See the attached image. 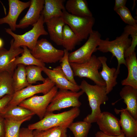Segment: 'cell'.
I'll list each match as a JSON object with an SVG mask.
<instances>
[{
	"label": "cell",
	"mask_w": 137,
	"mask_h": 137,
	"mask_svg": "<svg viewBox=\"0 0 137 137\" xmlns=\"http://www.w3.org/2000/svg\"><path fill=\"white\" fill-rule=\"evenodd\" d=\"M79 86L87 95L91 110V113L85 117L83 121L91 124L96 122L102 113L101 105L105 104L109 99L106 86L91 85L83 80Z\"/></svg>",
	"instance_id": "cell-1"
},
{
	"label": "cell",
	"mask_w": 137,
	"mask_h": 137,
	"mask_svg": "<svg viewBox=\"0 0 137 137\" xmlns=\"http://www.w3.org/2000/svg\"><path fill=\"white\" fill-rule=\"evenodd\" d=\"M129 36L124 32L120 36L113 40L109 41L108 38L105 40L101 39L97 48V50L102 53L110 52L116 58L118 62L116 68L117 75L120 73L121 65L124 64L126 66L124 54L131 43V39L129 38Z\"/></svg>",
	"instance_id": "cell-2"
},
{
	"label": "cell",
	"mask_w": 137,
	"mask_h": 137,
	"mask_svg": "<svg viewBox=\"0 0 137 137\" xmlns=\"http://www.w3.org/2000/svg\"><path fill=\"white\" fill-rule=\"evenodd\" d=\"M80 113L79 108L75 107L59 113H46L42 119L29 125L28 128L33 130H44L56 126L68 128L74 119L79 115Z\"/></svg>",
	"instance_id": "cell-3"
},
{
	"label": "cell",
	"mask_w": 137,
	"mask_h": 137,
	"mask_svg": "<svg viewBox=\"0 0 137 137\" xmlns=\"http://www.w3.org/2000/svg\"><path fill=\"white\" fill-rule=\"evenodd\" d=\"M44 23L43 16L41 14L38 21L32 26V28L23 34L15 33L10 28H5V30L7 33L13 37L12 45L13 47H18L25 46L31 50L35 48L40 36L48 34L44 28Z\"/></svg>",
	"instance_id": "cell-4"
},
{
	"label": "cell",
	"mask_w": 137,
	"mask_h": 137,
	"mask_svg": "<svg viewBox=\"0 0 137 137\" xmlns=\"http://www.w3.org/2000/svg\"><path fill=\"white\" fill-rule=\"evenodd\" d=\"M74 76L90 79L98 85L106 86L105 81L100 76L98 70L102 66L98 57L92 56L87 61L81 64L70 63Z\"/></svg>",
	"instance_id": "cell-5"
},
{
	"label": "cell",
	"mask_w": 137,
	"mask_h": 137,
	"mask_svg": "<svg viewBox=\"0 0 137 137\" xmlns=\"http://www.w3.org/2000/svg\"><path fill=\"white\" fill-rule=\"evenodd\" d=\"M62 17L65 24L68 25L80 40L86 39L93 31L95 22L93 16L82 17L74 16L63 11Z\"/></svg>",
	"instance_id": "cell-6"
},
{
	"label": "cell",
	"mask_w": 137,
	"mask_h": 137,
	"mask_svg": "<svg viewBox=\"0 0 137 137\" xmlns=\"http://www.w3.org/2000/svg\"><path fill=\"white\" fill-rule=\"evenodd\" d=\"M84 93L81 90L74 92L68 90L59 89L47 108L46 113H53L71 107H79L81 103L79 100Z\"/></svg>",
	"instance_id": "cell-7"
},
{
	"label": "cell",
	"mask_w": 137,
	"mask_h": 137,
	"mask_svg": "<svg viewBox=\"0 0 137 137\" xmlns=\"http://www.w3.org/2000/svg\"><path fill=\"white\" fill-rule=\"evenodd\" d=\"M101 37V35L98 31L93 30L89 35L87 40L83 45L70 53L69 62L81 64L89 60L93 53L97 50Z\"/></svg>",
	"instance_id": "cell-8"
},
{
	"label": "cell",
	"mask_w": 137,
	"mask_h": 137,
	"mask_svg": "<svg viewBox=\"0 0 137 137\" xmlns=\"http://www.w3.org/2000/svg\"><path fill=\"white\" fill-rule=\"evenodd\" d=\"M55 86L48 93L42 96L35 95L21 102L18 105L36 114L40 120L45 116L48 106L58 91Z\"/></svg>",
	"instance_id": "cell-9"
},
{
	"label": "cell",
	"mask_w": 137,
	"mask_h": 137,
	"mask_svg": "<svg viewBox=\"0 0 137 137\" xmlns=\"http://www.w3.org/2000/svg\"><path fill=\"white\" fill-rule=\"evenodd\" d=\"M30 51L35 58L44 63L59 61L64 53L63 50L56 48L49 41L43 38L38 40L35 48Z\"/></svg>",
	"instance_id": "cell-10"
},
{
	"label": "cell",
	"mask_w": 137,
	"mask_h": 137,
	"mask_svg": "<svg viewBox=\"0 0 137 137\" xmlns=\"http://www.w3.org/2000/svg\"><path fill=\"white\" fill-rule=\"evenodd\" d=\"M55 85L54 83L48 77L46 78L45 81L42 84L35 85L30 84L14 93L7 106L18 105L23 100L37 94H46Z\"/></svg>",
	"instance_id": "cell-11"
},
{
	"label": "cell",
	"mask_w": 137,
	"mask_h": 137,
	"mask_svg": "<svg viewBox=\"0 0 137 137\" xmlns=\"http://www.w3.org/2000/svg\"><path fill=\"white\" fill-rule=\"evenodd\" d=\"M96 122L100 131L106 134L112 136L124 135L121 128L119 119L109 112H102Z\"/></svg>",
	"instance_id": "cell-12"
},
{
	"label": "cell",
	"mask_w": 137,
	"mask_h": 137,
	"mask_svg": "<svg viewBox=\"0 0 137 137\" xmlns=\"http://www.w3.org/2000/svg\"><path fill=\"white\" fill-rule=\"evenodd\" d=\"M42 68L43 71L59 89L68 90L74 92H79L80 90L79 85L71 83L67 79L60 66H57L53 70L45 66Z\"/></svg>",
	"instance_id": "cell-13"
},
{
	"label": "cell",
	"mask_w": 137,
	"mask_h": 137,
	"mask_svg": "<svg viewBox=\"0 0 137 137\" xmlns=\"http://www.w3.org/2000/svg\"><path fill=\"white\" fill-rule=\"evenodd\" d=\"M9 9L5 17L0 19V25L7 24L12 31H15L16 21L21 13L30 6L31 1L23 2L19 0H8Z\"/></svg>",
	"instance_id": "cell-14"
},
{
	"label": "cell",
	"mask_w": 137,
	"mask_h": 137,
	"mask_svg": "<svg viewBox=\"0 0 137 137\" xmlns=\"http://www.w3.org/2000/svg\"><path fill=\"white\" fill-rule=\"evenodd\" d=\"M13 40L10 41V47L9 50L3 47L0 49V72L6 71L12 76L16 67L14 64V61L23 52V48L13 47Z\"/></svg>",
	"instance_id": "cell-15"
},
{
	"label": "cell",
	"mask_w": 137,
	"mask_h": 137,
	"mask_svg": "<svg viewBox=\"0 0 137 137\" xmlns=\"http://www.w3.org/2000/svg\"><path fill=\"white\" fill-rule=\"evenodd\" d=\"M29 9L17 24L16 28L24 29L32 26L39 20L43 8L44 0H31Z\"/></svg>",
	"instance_id": "cell-16"
},
{
	"label": "cell",
	"mask_w": 137,
	"mask_h": 137,
	"mask_svg": "<svg viewBox=\"0 0 137 137\" xmlns=\"http://www.w3.org/2000/svg\"><path fill=\"white\" fill-rule=\"evenodd\" d=\"M119 95L127 106L125 109L119 110L128 111L137 120V89L124 85L120 91Z\"/></svg>",
	"instance_id": "cell-17"
},
{
	"label": "cell",
	"mask_w": 137,
	"mask_h": 137,
	"mask_svg": "<svg viewBox=\"0 0 137 137\" xmlns=\"http://www.w3.org/2000/svg\"><path fill=\"white\" fill-rule=\"evenodd\" d=\"M116 113H121L119 123L121 130L126 137H137V120L126 110L115 108Z\"/></svg>",
	"instance_id": "cell-18"
},
{
	"label": "cell",
	"mask_w": 137,
	"mask_h": 137,
	"mask_svg": "<svg viewBox=\"0 0 137 137\" xmlns=\"http://www.w3.org/2000/svg\"><path fill=\"white\" fill-rule=\"evenodd\" d=\"M100 61L102 67L101 71L99 72L101 78L106 83V93L108 94L113 90L117 84V78L118 75L116 73V68H110L107 63V58L104 56L98 57Z\"/></svg>",
	"instance_id": "cell-19"
},
{
	"label": "cell",
	"mask_w": 137,
	"mask_h": 137,
	"mask_svg": "<svg viewBox=\"0 0 137 137\" xmlns=\"http://www.w3.org/2000/svg\"><path fill=\"white\" fill-rule=\"evenodd\" d=\"M64 0H44L43 8L41 14L45 23L51 18L62 16L63 11L65 9Z\"/></svg>",
	"instance_id": "cell-20"
},
{
	"label": "cell",
	"mask_w": 137,
	"mask_h": 137,
	"mask_svg": "<svg viewBox=\"0 0 137 137\" xmlns=\"http://www.w3.org/2000/svg\"><path fill=\"white\" fill-rule=\"evenodd\" d=\"M45 23L51 40L57 45H61L63 29L65 24L62 18L53 17Z\"/></svg>",
	"instance_id": "cell-21"
},
{
	"label": "cell",
	"mask_w": 137,
	"mask_h": 137,
	"mask_svg": "<svg viewBox=\"0 0 137 137\" xmlns=\"http://www.w3.org/2000/svg\"><path fill=\"white\" fill-rule=\"evenodd\" d=\"M65 7L66 10L72 15L82 17L93 16L85 0H68Z\"/></svg>",
	"instance_id": "cell-22"
},
{
	"label": "cell",
	"mask_w": 137,
	"mask_h": 137,
	"mask_svg": "<svg viewBox=\"0 0 137 137\" xmlns=\"http://www.w3.org/2000/svg\"><path fill=\"white\" fill-rule=\"evenodd\" d=\"M128 70L127 77L121 81L123 85H129L137 89V59L135 52L125 58Z\"/></svg>",
	"instance_id": "cell-23"
},
{
	"label": "cell",
	"mask_w": 137,
	"mask_h": 137,
	"mask_svg": "<svg viewBox=\"0 0 137 137\" xmlns=\"http://www.w3.org/2000/svg\"><path fill=\"white\" fill-rule=\"evenodd\" d=\"M5 119H22L31 118L35 114L29 110L19 105L7 106L0 112Z\"/></svg>",
	"instance_id": "cell-24"
},
{
	"label": "cell",
	"mask_w": 137,
	"mask_h": 137,
	"mask_svg": "<svg viewBox=\"0 0 137 137\" xmlns=\"http://www.w3.org/2000/svg\"><path fill=\"white\" fill-rule=\"evenodd\" d=\"M12 76V85L15 93L19 91L30 85L26 77V66L17 65Z\"/></svg>",
	"instance_id": "cell-25"
},
{
	"label": "cell",
	"mask_w": 137,
	"mask_h": 137,
	"mask_svg": "<svg viewBox=\"0 0 137 137\" xmlns=\"http://www.w3.org/2000/svg\"><path fill=\"white\" fill-rule=\"evenodd\" d=\"M81 41L69 26L65 24L63 29L61 44L64 49L72 51Z\"/></svg>",
	"instance_id": "cell-26"
},
{
	"label": "cell",
	"mask_w": 137,
	"mask_h": 137,
	"mask_svg": "<svg viewBox=\"0 0 137 137\" xmlns=\"http://www.w3.org/2000/svg\"><path fill=\"white\" fill-rule=\"evenodd\" d=\"M22 47L23 52L21 56L17 57L14 61V64L16 66L19 64H22L25 66L34 65L41 67L45 66V63L35 58L27 47L23 46Z\"/></svg>",
	"instance_id": "cell-27"
},
{
	"label": "cell",
	"mask_w": 137,
	"mask_h": 137,
	"mask_svg": "<svg viewBox=\"0 0 137 137\" xmlns=\"http://www.w3.org/2000/svg\"><path fill=\"white\" fill-rule=\"evenodd\" d=\"M14 93L12 76L6 71L0 72V99L7 95H13Z\"/></svg>",
	"instance_id": "cell-28"
},
{
	"label": "cell",
	"mask_w": 137,
	"mask_h": 137,
	"mask_svg": "<svg viewBox=\"0 0 137 137\" xmlns=\"http://www.w3.org/2000/svg\"><path fill=\"white\" fill-rule=\"evenodd\" d=\"M29 118L22 119H5L4 137H19L20 127L23 123L30 120Z\"/></svg>",
	"instance_id": "cell-29"
},
{
	"label": "cell",
	"mask_w": 137,
	"mask_h": 137,
	"mask_svg": "<svg viewBox=\"0 0 137 137\" xmlns=\"http://www.w3.org/2000/svg\"><path fill=\"white\" fill-rule=\"evenodd\" d=\"M67 128L56 126L44 130H33V137H67Z\"/></svg>",
	"instance_id": "cell-30"
},
{
	"label": "cell",
	"mask_w": 137,
	"mask_h": 137,
	"mask_svg": "<svg viewBox=\"0 0 137 137\" xmlns=\"http://www.w3.org/2000/svg\"><path fill=\"white\" fill-rule=\"evenodd\" d=\"M92 126L91 123L85 121L73 122L68 128L72 132L74 137H87Z\"/></svg>",
	"instance_id": "cell-31"
},
{
	"label": "cell",
	"mask_w": 137,
	"mask_h": 137,
	"mask_svg": "<svg viewBox=\"0 0 137 137\" xmlns=\"http://www.w3.org/2000/svg\"><path fill=\"white\" fill-rule=\"evenodd\" d=\"M27 80L29 84L35 83L38 81H45L46 78L43 77L42 74V67L31 65L26 66Z\"/></svg>",
	"instance_id": "cell-32"
},
{
	"label": "cell",
	"mask_w": 137,
	"mask_h": 137,
	"mask_svg": "<svg viewBox=\"0 0 137 137\" xmlns=\"http://www.w3.org/2000/svg\"><path fill=\"white\" fill-rule=\"evenodd\" d=\"M63 56L59 61L62 71L67 79L71 83L76 85L78 84L74 77L73 71L68 60L70 53L64 49Z\"/></svg>",
	"instance_id": "cell-33"
},
{
	"label": "cell",
	"mask_w": 137,
	"mask_h": 137,
	"mask_svg": "<svg viewBox=\"0 0 137 137\" xmlns=\"http://www.w3.org/2000/svg\"><path fill=\"white\" fill-rule=\"evenodd\" d=\"M130 35L132 39L131 44L125 51V58L128 57L135 52L137 45V25L132 26L127 25L124 29V31Z\"/></svg>",
	"instance_id": "cell-34"
},
{
	"label": "cell",
	"mask_w": 137,
	"mask_h": 137,
	"mask_svg": "<svg viewBox=\"0 0 137 137\" xmlns=\"http://www.w3.org/2000/svg\"><path fill=\"white\" fill-rule=\"evenodd\" d=\"M121 17L123 21L128 25H137V20L132 17L129 9L126 6L119 8L115 11Z\"/></svg>",
	"instance_id": "cell-35"
},
{
	"label": "cell",
	"mask_w": 137,
	"mask_h": 137,
	"mask_svg": "<svg viewBox=\"0 0 137 137\" xmlns=\"http://www.w3.org/2000/svg\"><path fill=\"white\" fill-rule=\"evenodd\" d=\"M13 95H7L0 99V112L7 106Z\"/></svg>",
	"instance_id": "cell-36"
},
{
	"label": "cell",
	"mask_w": 137,
	"mask_h": 137,
	"mask_svg": "<svg viewBox=\"0 0 137 137\" xmlns=\"http://www.w3.org/2000/svg\"><path fill=\"white\" fill-rule=\"evenodd\" d=\"M33 130L28 128H20L19 137H33Z\"/></svg>",
	"instance_id": "cell-37"
},
{
	"label": "cell",
	"mask_w": 137,
	"mask_h": 137,
	"mask_svg": "<svg viewBox=\"0 0 137 137\" xmlns=\"http://www.w3.org/2000/svg\"><path fill=\"white\" fill-rule=\"evenodd\" d=\"M126 0H115V5L113 8L114 11L124 7L126 6Z\"/></svg>",
	"instance_id": "cell-38"
},
{
	"label": "cell",
	"mask_w": 137,
	"mask_h": 137,
	"mask_svg": "<svg viewBox=\"0 0 137 137\" xmlns=\"http://www.w3.org/2000/svg\"><path fill=\"white\" fill-rule=\"evenodd\" d=\"M5 132V119L0 114V137H4Z\"/></svg>",
	"instance_id": "cell-39"
},
{
	"label": "cell",
	"mask_w": 137,
	"mask_h": 137,
	"mask_svg": "<svg viewBox=\"0 0 137 137\" xmlns=\"http://www.w3.org/2000/svg\"><path fill=\"white\" fill-rule=\"evenodd\" d=\"M95 137H126L124 135L112 136L106 134L100 131H97L95 134Z\"/></svg>",
	"instance_id": "cell-40"
},
{
	"label": "cell",
	"mask_w": 137,
	"mask_h": 137,
	"mask_svg": "<svg viewBox=\"0 0 137 137\" xmlns=\"http://www.w3.org/2000/svg\"><path fill=\"white\" fill-rule=\"evenodd\" d=\"M4 43L3 40L0 38V49L3 48Z\"/></svg>",
	"instance_id": "cell-41"
},
{
	"label": "cell",
	"mask_w": 137,
	"mask_h": 137,
	"mask_svg": "<svg viewBox=\"0 0 137 137\" xmlns=\"http://www.w3.org/2000/svg\"><path fill=\"white\" fill-rule=\"evenodd\" d=\"M68 137H71V136L70 135H69L68 136Z\"/></svg>",
	"instance_id": "cell-42"
}]
</instances>
